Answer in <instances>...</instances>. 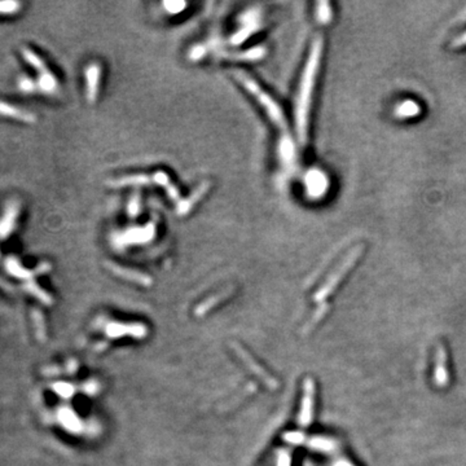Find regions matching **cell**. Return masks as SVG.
I'll list each match as a JSON object with an SVG mask.
<instances>
[{"instance_id":"8fae6325","label":"cell","mask_w":466,"mask_h":466,"mask_svg":"<svg viewBox=\"0 0 466 466\" xmlns=\"http://www.w3.org/2000/svg\"><path fill=\"white\" fill-rule=\"evenodd\" d=\"M0 116L10 118L15 121H20L24 123H34L36 116L34 113L29 112L27 109L20 108L13 104H9L7 101L0 100Z\"/></svg>"},{"instance_id":"3957f363","label":"cell","mask_w":466,"mask_h":466,"mask_svg":"<svg viewBox=\"0 0 466 466\" xmlns=\"http://www.w3.org/2000/svg\"><path fill=\"white\" fill-rule=\"evenodd\" d=\"M363 250H364V246H361V245L355 246L352 250H350L349 254L345 257V260H342L341 263L337 266V269H334L332 273L329 275V278H326L323 287H320L317 290V293L315 294L314 298L316 302H323L326 296L332 294L334 289L341 283L342 278L347 275L350 269H352V266L358 262Z\"/></svg>"},{"instance_id":"83f0119b","label":"cell","mask_w":466,"mask_h":466,"mask_svg":"<svg viewBox=\"0 0 466 466\" xmlns=\"http://www.w3.org/2000/svg\"><path fill=\"white\" fill-rule=\"evenodd\" d=\"M100 386L98 382H95V381H90V382H87L86 385L83 386V390L87 393L89 395H96L98 394V391H99Z\"/></svg>"},{"instance_id":"484cf974","label":"cell","mask_w":466,"mask_h":466,"mask_svg":"<svg viewBox=\"0 0 466 466\" xmlns=\"http://www.w3.org/2000/svg\"><path fill=\"white\" fill-rule=\"evenodd\" d=\"M326 310H328V305L324 303V305L320 306V307L316 310V313H315L314 316H313V319L310 320L308 325L306 326V331H308L310 328H313L314 325L319 323V322L323 319L324 315L326 314Z\"/></svg>"},{"instance_id":"9c48e42d","label":"cell","mask_w":466,"mask_h":466,"mask_svg":"<svg viewBox=\"0 0 466 466\" xmlns=\"http://www.w3.org/2000/svg\"><path fill=\"white\" fill-rule=\"evenodd\" d=\"M305 181L307 193L311 198L323 197L329 187V181H328L326 175L323 171L317 170V169L308 171L306 174Z\"/></svg>"},{"instance_id":"8992f818","label":"cell","mask_w":466,"mask_h":466,"mask_svg":"<svg viewBox=\"0 0 466 466\" xmlns=\"http://www.w3.org/2000/svg\"><path fill=\"white\" fill-rule=\"evenodd\" d=\"M4 266H6V269H7V272H8L10 276L20 278V280H25V281H30V280H33L36 276L47 273L51 269V266L48 263H45H45H40L36 269H25L16 257H8L6 260V262H4Z\"/></svg>"},{"instance_id":"30bf717a","label":"cell","mask_w":466,"mask_h":466,"mask_svg":"<svg viewBox=\"0 0 466 466\" xmlns=\"http://www.w3.org/2000/svg\"><path fill=\"white\" fill-rule=\"evenodd\" d=\"M434 381L439 387L449 385V368H447V350L439 345L435 354V368H434Z\"/></svg>"},{"instance_id":"4316f807","label":"cell","mask_w":466,"mask_h":466,"mask_svg":"<svg viewBox=\"0 0 466 466\" xmlns=\"http://www.w3.org/2000/svg\"><path fill=\"white\" fill-rule=\"evenodd\" d=\"M278 466H292V458L287 449H281L278 452Z\"/></svg>"},{"instance_id":"4fadbf2b","label":"cell","mask_w":466,"mask_h":466,"mask_svg":"<svg viewBox=\"0 0 466 466\" xmlns=\"http://www.w3.org/2000/svg\"><path fill=\"white\" fill-rule=\"evenodd\" d=\"M108 269L116 273V276L119 278H125V280H128V281H133V283H136V284H140V285H144V287H148L152 284L151 281V278L144 275L142 272H136V271H133L130 269H123V267H119L116 264H113V263H108L107 264Z\"/></svg>"},{"instance_id":"2e32d148","label":"cell","mask_w":466,"mask_h":466,"mask_svg":"<svg viewBox=\"0 0 466 466\" xmlns=\"http://www.w3.org/2000/svg\"><path fill=\"white\" fill-rule=\"evenodd\" d=\"M24 287V290H25L27 293H29L30 296H36V299H38L39 302H42L43 305H54V298L50 296V294L45 292V289H42V287H39L34 280L25 281V284H24V287Z\"/></svg>"},{"instance_id":"d6986e66","label":"cell","mask_w":466,"mask_h":466,"mask_svg":"<svg viewBox=\"0 0 466 466\" xmlns=\"http://www.w3.org/2000/svg\"><path fill=\"white\" fill-rule=\"evenodd\" d=\"M231 292H222L219 294H216V296H210L209 299H206L205 302H202L201 305L196 307V316H204L206 315L211 308H214L216 305H219L222 301H225L227 296H230Z\"/></svg>"},{"instance_id":"7402d4cb","label":"cell","mask_w":466,"mask_h":466,"mask_svg":"<svg viewBox=\"0 0 466 466\" xmlns=\"http://www.w3.org/2000/svg\"><path fill=\"white\" fill-rule=\"evenodd\" d=\"M33 320L36 324V336L39 338V341H45V316L39 311V310H34L33 311Z\"/></svg>"},{"instance_id":"cb8c5ba5","label":"cell","mask_w":466,"mask_h":466,"mask_svg":"<svg viewBox=\"0 0 466 466\" xmlns=\"http://www.w3.org/2000/svg\"><path fill=\"white\" fill-rule=\"evenodd\" d=\"M17 87L18 90L21 91V92H24V93H27V95L38 91L36 81H33L31 78H29L27 75H22V77L18 78Z\"/></svg>"},{"instance_id":"ac0fdd59","label":"cell","mask_w":466,"mask_h":466,"mask_svg":"<svg viewBox=\"0 0 466 466\" xmlns=\"http://www.w3.org/2000/svg\"><path fill=\"white\" fill-rule=\"evenodd\" d=\"M21 54H22V57L25 59V61H27L33 69H36V72H38V75L42 74V73L47 72V70H50V69L47 68L45 61H43V60L36 54V52H34V51L31 50V48L24 47V48L21 50Z\"/></svg>"},{"instance_id":"7c38bea8","label":"cell","mask_w":466,"mask_h":466,"mask_svg":"<svg viewBox=\"0 0 466 466\" xmlns=\"http://www.w3.org/2000/svg\"><path fill=\"white\" fill-rule=\"evenodd\" d=\"M57 420H59L63 429L69 431V433L80 434L83 430V423H82L81 419L69 407H63L57 411Z\"/></svg>"},{"instance_id":"4dcf8cb0","label":"cell","mask_w":466,"mask_h":466,"mask_svg":"<svg viewBox=\"0 0 466 466\" xmlns=\"http://www.w3.org/2000/svg\"><path fill=\"white\" fill-rule=\"evenodd\" d=\"M455 45H458V47L466 45V33H464L463 36H458V39L455 40Z\"/></svg>"},{"instance_id":"f1b7e54d","label":"cell","mask_w":466,"mask_h":466,"mask_svg":"<svg viewBox=\"0 0 466 466\" xmlns=\"http://www.w3.org/2000/svg\"><path fill=\"white\" fill-rule=\"evenodd\" d=\"M187 4L186 3H165V8H171L172 7V12L171 13H178L181 9L184 8Z\"/></svg>"},{"instance_id":"ffe728a7","label":"cell","mask_w":466,"mask_h":466,"mask_svg":"<svg viewBox=\"0 0 466 466\" xmlns=\"http://www.w3.org/2000/svg\"><path fill=\"white\" fill-rule=\"evenodd\" d=\"M21 8H22V4L20 1H15V0L0 1V16L16 15Z\"/></svg>"},{"instance_id":"5b68a950","label":"cell","mask_w":466,"mask_h":466,"mask_svg":"<svg viewBox=\"0 0 466 466\" xmlns=\"http://www.w3.org/2000/svg\"><path fill=\"white\" fill-rule=\"evenodd\" d=\"M21 214V204L12 200L4 207L0 216V241H6L17 227L18 216Z\"/></svg>"},{"instance_id":"52a82bcc","label":"cell","mask_w":466,"mask_h":466,"mask_svg":"<svg viewBox=\"0 0 466 466\" xmlns=\"http://www.w3.org/2000/svg\"><path fill=\"white\" fill-rule=\"evenodd\" d=\"M315 382L313 378H306L303 381V396L301 403V412L298 422L301 426L307 428L314 419Z\"/></svg>"},{"instance_id":"6da1fadb","label":"cell","mask_w":466,"mask_h":466,"mask_svg":"<svg viewBox=\"0 0 466 466\" xmlns=\"http://www.w3.org/2000/svg\"><path fill=\"white\" fill-rule=\"evenodd\" d=\"M323 54V38L317 36L315 39L308 60L306 63L305 72L302 75V81L299 86V92L296 101V123L298 137L301 143L305 144L307 140V130H308V113L313 99L315 81L319 70V65Z\"/></svg>"},{"instance_id":"44dd1931","label":"cell","mask_w":466,"mask_h":466,"mask_svg":"<svg viewBox=\"0 0 466 466\" xmlns=\"http://www.w3.org/2000/svg\"><path fill=\"white\" fill-rule=\"evenodd\" d=\"M52 389L54 393L63 399H70L75 393V387L68 382H56L52 385Z\"/></svg>"},{"instance_id":"ba28073f","label":"cell","mask_w":466,"mask_h":466,"mask_svg":"<svg viewBox=\"0 0 466 466\" xmlns=\"http://www.w3.org/2000/svg\"><path fill=\"white\" fill-rule=\"evenodd\" d=\"M105 333L109 338H121V337H134V338H144L148 334V328L142 323H109L105 328Z\"/></svg>"},{"instance_id":"7a4b0ae2","label":"cell","mask_w":466,"mask_h":466,"mask_svg":"<svg viewBox=\"0 0 466 466\" xmlns=\"http://www.w3.org/2000/svg\"><path fill=\"white\" fill-rule=\"evenodd\" d=\"M237 80H240L241 82L242 86L246 89V90L250 92L251 95L258 100L262 108L264 109L267 112L271 121L275 123V125L278 126L280 128H285L287 127V122H285V116L283 114V110L278 107L276 104V101L272 99L269 96L267 92L260 89V86L257 84V82L254 80H251L250 77L245 75L243 73H237L236 74Z\"/></svg>"},{"instance_id":"9a60e30c","label":"cell","mask_w":466,"mask_h":466,"mask_svg":"<svg viewBox=\"0 0 466 466\" xmlns=\"http://www.w3.org/2000/svg\"><path fill=\"white\" fill-rule=\"evenodd\" d=\"M307 442V446L311 449L319 451V452H333L338 449V442L328 437H313Z\"/></svg>"},{"instance_id":"277c9868","label":"cell","mask_w":466,"mask_h":466,"mask_svg":"<svg viewBox=\"0 0 466 466\" xmlns=\"http://www.w3.org/2000/svg\"><path fill=\"white\" fill-rule=\"evenodd\" d=\"M231 346H232L233 351L236 352V355L241 359L242 361L245 363V366L249 368L255 376L263 381L264 385L269 387V389H272V390L278 389V381L273 377L271 376L269 373H267L263 368L260 367V364L253 359V356H251L250 354L246 350L242 347L241 345H239L237 342H232Z\"/></svg>"},{"instance_id":"5bb4252c","label":"cell","mask_w":466,"mask_h":466,"mask_svg":"<svg viewBox=\"0 0 466 466\" xmlns=\"http://www.w3.org/2000/svg\"><path fill=\"white\" fill-rule=\"evenodd\" d=\"M86 80H87V95L91 101L96 99L98 89H99L100 68L99 65L92 63L86 69Z\"/></svg>"},{"instance_id":"e0dca14e","label":"cell","mask_w":466,"mask_h":466,"mask_svg":"<svg viewBox=\"0 0 466 466\" xmlns=\"http://www.w3.org/2000/svg\"><path fill=\"white\" fill-rule=\"evenodd\" d=\"M421 113V108L420 105L413 101V100H405L403 103H400L396 109H395V114L398 118H413L417 116Z\"/></svg>"},{"instance_id":"f546056e","label":"cell","mask_w":466,"mask_h":466,"mask_svg":"<svg viewBox=\"0 0 466 466\" xmlns=\"http://www.w3.org/2000/svg\"><path fill=\"white\" fill-rule=\"evenodd\" d=\"M77 369H78V363H77L75 360L69 361V364H68V372H69V375H74V373L77 372Z\"/></svg>"},{"instance_id":"603a6c76","label":"cell","mask_w":466,"mask_h":466,"mask_svg":"<svg viewBox=\"0 0 466 466\" xmlns=\"http://www.w3.org/2000/svg\"><path fill=\"white\" fill-rule=\"evenodd\" d=\"M317 20L320 24H328L332 20V9L328 1H322L317 4Z\"/></svg>"},{"instance_id":"1f68e13d","label":"cell","mask_w":466,"mask_h":466,"mask_svg":"<svg viewBox=\"0 0 466 466\" xmlns=\"http://www.w3.org/2000/svg\"><path fill=\"white\" fill-rule=\"evenodd\" d=\"M333 466H354L351 463H349L347 460H337L334 464H333Z\"/></svg>"},{"instance_id":"d4e9b609","label":"cell","mask_w":466,"mask_h":466,"mask_svg":"<svg viewBox=\"0 0 466 466\" xmlns=\"http://www.w3.org/2000/svg\"><path fill=\"white\" fill-rule=\"evenodd\" d=\"M283 439L285 440L289 444L293 446H299L306 442V435L301 431H287L283 435Z\"/></svg>"}]
</instances>
